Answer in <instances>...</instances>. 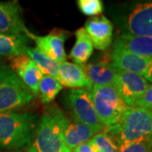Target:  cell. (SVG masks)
<instances>
[{"label":"cell","mask_w":152,"mask_h":152,"mask_svg":"<svg viewBox=\"0 0 152 152\" xmlns=\"http://www.w3.org/2000/svg\"><path fill=\"white\" fill-rule=\"evenodd\" d=\"M62 88L63 86L56 79L44 75L39 83L37 95L41 98L42 103L49 104L57 97Z\"/></svg>","instance_id":"obj_21"},{"label":"cell","mask_w":152,"mask_h":152,"mask_svg":"<svg viewBox=\"0 0 152 152\" xmlns=\"http://www.w3.org/2000/svg\"><path fill=\"white\" fill-rule=\"evenodd\" d=\"M115 42L130 53L145 58H152V38L121 34Z\"/></svg>","instance_id":"obj_17"},{"label":"cell","mask_w":152,"mask_h":152,"mask_svg":"<svg viewBox=\"0 0 152 152\" xmlns=\"http://www.w3.org/2000/svg\"><path fill=\"white\" fill-rule=\"evenodd\" d=\"M151 58L139 57L114 42L111 63L117 72H128L145 77Z\"/></svg>","instance_id":"obj_10"},{"label":"cell","mask_w":152,"mask_h":152,"mask_svg":"<svg viewBox=\"0 0 152 152\" xmlns=\"http://www.w3.org/2000/svg\"><path fill=\"white\" fill-rule=\"evenodd\" d=\"M98 152H119L118 143L105 131L100 132L91 140Z\"/></svg>","instance_id":"obj_22"},{"label":"cell","mask_w":152,"mask_h":152,"mask_svg":"<svg viewBox=\"0 0 152 152\" xmlns=\"http://www.w3.org/2000/svg\"><path fill=\"white\" fill-rule=\"evenodd\" d=\"M145 78L148 81L152 83V58L151 60L150 64H149V67H148V69H147L146 73H145Z\"/></svg>","instance_id":"obj_27"},{"label":"cell","mask_w":152,"mask_h":152,"mask_svg":"<svg viewBox=\"0 0 152 152\" xmlns=\"http://www.w3.org/2000/svg\"><path fill=\"white\" fill-rule=\"evenodd\" d=\"M26 54L37 65L43 75L52 76L57 80L59 69V63L48 58L41 52H39L36 48L28 47Z\"/></svg>","instance_id":"obj_20"},{"label":"cell","mask_w":152,"mask_h":152,"mask_svg":"<svg viewBox=\"0 0 152 152\" xmlns=\"http://www.w3.org/2000/svg\"><path fill=\"white\" fill-rule=\"evenodd\" d=\"M33 99L34 95L10 66L0 63V113L20 108Z\"/></svg>","instance_id":"obj_4"},{"label":"cell","mask_w":152,"mask_h":152,"mask_svg":"<svg viewBox=\"0 0 152 152\" xmlns=\"http://www.w3.org/2000/svg\"><path fill=\"white\" fill-rule=\"evenodd\" d=\"M118 19L122 34L152 38V0L125 4Z\"/></svg>","instance_id":"obj_5"},{"label":"cell","mask_w":152,"mask_h":152,"mask_svg":"<svg viewBox=\"0 0 152 152\" xmlns=\"http://www.w3.org/2000/svg\"><path fill=\"white\" fill-rule=\"evenodd\" d=\"M134 107H140L152 112V83L150 84L146 91L142 95L140 100L136 102Z\"/></svg>","instance_id":"obj_25"},{"label":"cell","mask_w":152,"mask_h":152,"mask_svg":"<svg viewBox=\"0 0 152 152\" xmlns=\"http://www.w3.org/2000/svg\"><path fill=\"white\" fill-rule=\"evenodd\" d=\"M69 120L57 106L45 109L28 152H72L64 144V132Z\"/></svg>","instance_id":"obj_1"},{"label":"cell","mask_w":152,"mask_h":152,"mask_svg":"<svg viewBox=\"0 0 152 152\" xmlns=\"http://www.w3.org/2000/svg\"><path fill=\"white\" fill-rule=\"evenodd\" d=\"M94 108L104 128L116 124L128 106L120 97L113 86H93L91 91Z\"/></svg>","instance_id":"obj_6"},{"label":"cell","mask_w":152,"mask_h":152,"mask_svg":"<svg viewBox=\"0 0 152 152\" xmlns=\"http://www.w3.org/2000/svg\"><path fill=\"white\" fill-rule=\"evenodd\" d=\"M119 152H152V136L118 145Z\"/></svg>","instance_id":"obj_23"},{"label":"cell","mask_w":152,"mask_h":152,"mask_svg":"<svg viewBox=\"0 0 152 152\" xmlns=\"http://www.w3.org/2000/svg\"><path fill=\"white\" fill-rule=\"evenodd\" d=\"M57 80L62 86L72 89H86L91 91L93 88L92 84L88 79L82 66L66 61L59 64Z\"/></svg>","instance_id":"obj_15"},{"label":"cell","mask_w":152,"mask_h":152,"mask_svg":"<svg viewBox=\"0 0 152 152\" xmlns=\"http://www.w3.org/2000/svg\"><path fill=\"white\" fill-rule=\"evenodd\" d=\"M39 124L35 113H0V150H18L31 145Z\"/></svg>","instance_id":"obj_2"},{"label":"cell","mask_w":152,"mask_h":152,"mask_svg":"<svg viewBox=\"0 0 152 152\" xmlns=\"http://www.w3.org/2000/svg\"><path fill=\"white\" fill-rule=\"evenodd\" d=\"M66 105L69 108L74 122L103 131V125L98 119L94 108L91 91L86 89H72L65 97Z\"/></svg>","instance_id":"obj_7"},{"label":"cell","mask_w":152,"mask_h":152,"mask_svg":"<svg viewBox=\"0 0 152 152\" xmlns=\"http://www.w3.org/2000/svg\"><path fill=\"white\" fill-rule=\"evenodd\" d=\"M149 86L150 82L144 76L128 72H117L113 84L128 107H134Z\"/></svg>","instance_id":"obj_8"},{"label":"cell","mask_w":152,"mask_h":152,"mask_svg":"<svg viewBox=\"0 0 152 152\" xmlns=\"http://www.w3.org/2000/svg\"><path fill=\"white\" fill-rule=\"evenodd\" d=\"M30 38L26 34L7 35L0 33V57L25 55Z\"/></svg>","instance_id":"obj_19"},{"label":"cell","mask_w":152,"mask_h":152,"mask_svg":"<svg viewBox=\"0 0 152 152\" xmlns=\"http://www.w3.org/2000/svg\"><path fill=\"white\" fill-rule=\"evenodd\" d=\"M72 152H98V151L92 141L89 140L76 147L75 149L72 151Z\"/></svg>","instance_id":"obj_26"},{"label":"cell","mask_w":152,"mask_h":152,"mask_svg":"<svg viewBox=\"0 0 152 152\" xmlns=\"http://www.w3.org/2000/svg\"><path fill=\"white\" fill-rule=\"evenodd\" d=\"M25 34L30 39L35 41L37 44L36 48L42 54L59 64L65 62L67 55L64 43L67 36L63 31L54 30L46 36H36L27 30Z\"/></svg>","instance_id":"obj_9"},{"label":"cell","mask_w":152,"mask_h":152,"mask_svg":"<svg viewBox=\"0 0 152 152\" xmlns=\"http://www.w3.org/2000/svg\"><path fill=\"white\" fill-rule=\"evenodd\" d=\"M75 43L71 49L69 57L75 64L84 65L91 57L94 47L85 28L78 29L75 31Z\"/></svg>","instance_id":"obj_18"},{"label":"cell","mask_w":152,"mask_h":152,"mask_svg":"<svg viewBox=\"0 0 152 152\" xmlns=\"http://www.w3.org/2000/svg\"><path fill=\"white\" fill-rule=\"evenodd\" d=\"M1 59H2V58H1V57H0V63H1Z\"/></svg>","instance_id":"obj_28"},{"label":"cell","mask_w":152,"mask_h":152,"mask_svg":"<svg viewBox=\"0 0 152 152\" xmlns=\"http://www.w3.org/2000/svg\"><path fill=\"white\" fill-rule=\"evenodd\" d=\"M85 30L90 37L93 47L100 51H106L112 43L113 25L106 16L93 17L87 20Z\"/></svg>","instance_id":"obj_13"},{"label":"cell","mask_w":152,"mask_h":152,"mask_svg":"<svg viewBox=\"0 0 152 152\" xmlns=\"http://www.w3.org/2000/svg\"><path fill=\"white\" fill-rule=\"evenodd\" d=\"M26 31L19 3L17 1L0 2V33L20 35Z\"/></svg>","instance_id":"obj_12"},{"label":"cell","mask_w":152,"mask_h":152,"mask_svg":"<svg viewBox=\"0 0 152 152\" xmlns=\"http://www.w3.org/2000/svg\"><path fill=\"white\" fill-rule=\"evenodd\" d=\"M77 4L86 16H97L103 12V4L101 0H79Z\"/></svg>","instance_id":"obj_24"},{"label":"cell","mask_w":152,"mask_h":152,"mask_svg":"<svg viewBox=\"0 0 152 152\" xmlns=\"http://www.w3.org/2000/svg\"><path fill=\"white\" fill-rule=\"evenodd\" d=\"M93 86H113L117 71L111 63V54L81 65Z\"/></svg>","instance_id":"obj_14"},{"label":"cell","mask_w":152,"mask_h":152,"mask_svg":"<svg viewBox=\"0 0 152 152\" xmlns=\"http://www.w3.org/2000/svg\"><path fill=\"white\" fill-rule=\"evenodd\" d=\"M104 131L118 145L152 136V112L140 107H128L119 121Z\"/></svg>","instance_id":"obj_3"},{"label":"cell","mask_w":152,"mask_h":152,"mask_svg":"<svg viewBox=\"0 0 152 152\" xmlns=\"http://www.w3.org/2000/svg\"><path fill=\"white\" fill-rule=\"evenodd\" d=\"M10 66L34 96H37L42 72L27 55L10 57Z\"/></svg>","instance_id":"obj_11"},{"label":"cell","mask_w":152,"mask_h":152,"mask_svg":"<svg viewBox=\"0 0 152 152\" xmlns=\"http://www.w3.org/2000/svg\"><path fill=\"white\" fill-rule=\"evenodd\" d=\"M100 132L102 131L83 124L69 122L64 132V144L66 147L72 151L80 145L91 140L94 136Z\"/></svg>","instance_id":"obj_16"}]
</instances>
